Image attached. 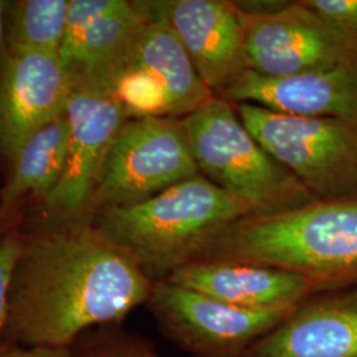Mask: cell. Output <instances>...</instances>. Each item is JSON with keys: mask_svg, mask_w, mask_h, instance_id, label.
Returning <instances> with one entry per match:
<instances>
[{"mask_svg": "<svg viewBox=\"0 0 357 357\" xmlns=\"http://www.w3.org/2000/svg\"><path fill=\"white\" fill-rule=\"evenodd\" d=\"M153 286L93 220L41 221L22 236L0 344L73 347L86 332L122 326Z\"/></svg>", "mask_w": 357, "mask_h": 357, "instance_id": "6da1fadb", "label": "cell"}, {"mask_svg": "<svg viewBox=\"0 0 357 357\" xmlns=\"http://www.w3.org/2000/svg\"><path fill=\"white\" fill-rule=\"evenodd\" d=\"M236 261L299 273L330 291L357 284V197L249 217L193 261Z\"/></svg>", "mask_w": 357, "mask_h": 357, "instance_id": "7a4b0ae2", "label": "cell"}, {"mask_svg": "<svg viewBox=\"0 0 357 357\" xmlns=\"http://www.w3.org/2000/svg\"><path fill=\"white\" fill-rule=\"evenodd\" d=\"M249 217L248 206L197 175L138 204L101 212L93 222L158 282Z\"/></svg>", "mask_w": 357, "mask_h": 357, "instance_id": "3957f363", "label": "cell"}, {"mask_svg": "<svg viewBox=\"0 0 357 357\" xmlns=\"http://www.w3.org/2000/svg\"><path fill=\"white\" fill-rule=\"evenodd\" d=\"M200 175L243 203L252 217L317 202L243 125L230 102L213 97L180 119Z\"/></svg>", "mask_w": 357, "mask_h": 357, "instance_id": "277c9868", "label": "cell"}, {"mask_svg": "<svg viewBox=\"0 0 357 357\" xmlns=\"http://www.w3.org/2000/svg\"><path fill=\"white\" fill-rule=\"evenodd\" d=\"M237 114L317 202L357 197L356 118L295 116L253 103H238Z\"/></svg>", "mask_w": 357, "mask_h": 357, "instance_id": "5b68a950", "label": "cell"}, {"mask_svg": "<svg viewBox=\"0 0 357 357\" xmlns=\"http://www.w3.org/2000/svg\"><path fill=\"white\" fill-rule=\"evenodd\" d=\"M197 175L180 119H128L106 153L86 216L138 204Z\"/></svg>", "mask_w": 357, "mask_h": 357, "instance_id": "8992f818", "label": "cell"}, {"mask_svg": "<svg viewBox=\"0 0 357 357\" xmlns=\"http://www.w3.org/2000/svg\"><path fill=\"white\" fill-rule=\"evenodd\" d=\"M146 307L169 342L193 357H243L294 308L252 310L162 280Z\"/></svg>", "mask_w": 357, "mask_h": 357, "instance_id": "52a82bcc", "label": "cell"}, {"mask_svg": "<svg viewBox=\"0 0 357 357\" xmlns=\"http://www.w3.org/2000/svg\"><path fill=\"white\" fill-rule=\"evenodd\" d=\"M237 13L249 68L259 75L291 76L357 63V41L303 1L289 3L274 13H245L238 8Z\"/></svg>", "mask_w": 357, "mask_h": 357, "instance_id": "ba28073f", "label": "cell"}, {"mask_svg": "<svg viewBox=\"0 0 357 357\" xmlns=\"http://www.w3.org/2000/svg\"><path fill=\"white\" fill-rule=\"evenodd\" d=\"M137 4L149 19L162 20L174 31L213 96L250 69L243 26L233 3L155 0Z\"/></svg>", "mask_w": 357, "mask_h": 357, "instance_id": "9c48e42d", "label": "cell"}, {"mask_svg": "<svg viewBox=\"0 0 357 357\" xmlns=\"http://www.w3.org/2000/svg\"><path fill=\"white\" fill-rule=\"evenodd\" d=\"M66 115L69 143L64 172L44 200V221L88 218L86 209L106 153L128 121L112 97L81 90H73Z\"/></svg>", "mask_w": 357, "mask_h": 357, "instance_id": "30bf717a", "label": "cell"}, {"mask_svg": "<svg viewBox=\"0 0 357 357\" xmlns=\"http://www.w3.org/2000/svg\"><path fill=\"white\" fill-rule=\"evenodd\" d=\"M73 82L57 54L6 51L0 72V153L8 160L38 130L66 113Z\"/></svg>", "mask_w": 357, "mask_h": 357, "instance_id": "8fae6325", "label": "cell"}, {"mask_svg": "<svg viewBox=\"0 0 357 357\" xmlns=\"http://www.w3.org/2000/svg\"><path fill=\"white\" fill-rule=\"evenodd\" d=\"M243 357H357V284L307 298Z\"/></svg>", "mask_w": 357, "mask_h": 357, "instance_id": "7c38bea8", "label": "cell"}, {"mask_svg": "<svg viewBox=\"0 0 357 357\" xmlns=\"http://www.w3.org/2000/svg\"><path fill=\"white\" fill-rule=\"evenodd\" d=\"M215 97L295 116L357 119V63L281 77L248 69Z\"/></svg>", "mask_w": 357, "mask_h": 357, "instance_id": "4fadbf2b", "label": "cell"}, {"mask_svg": "<svg viewBox=\"0 0 357 357\" xmlns=\"http://www.w3.org/2000/svg\"><path fill=\"white\" fill-rule=\"evenodd\" d=\"M166 280L252 310L293 308L321 293L319 286L303 274L236 261H191L175 268Z\"/></svg>", "mask_w": 357, "mask_h": 357, "instance_id": "5bb4252c", "label": "cell"}, {"mask_svg": "<svg viewBox=\"0 0 357 357\" xmlns=\"http://www.w3.org/2000/svg\"><path fill=\"white\" fill-rule=\"evenodd\" d=\"M146 22L147 17L137 1L126 0H121L115 10L94 20L72 52L60 60L73 82V90L106 96Z\"/></svg>", "mask_w": 357, "mask_h": 357, "instance_id": "9a60e30c", "label": "cell"}, {"mask_svg": "<svg viewBox=\"0 0 357 357\" xmlns=\"http://www.w3.org/2000/svg\"><path fill=\"white\" fill-rule=\"evenodd\" d=\"M125 65L141 72L163 94L171 118L192 114L215 97L178 36L162 20L147 17Z\"/></svg>", "mask_w": 357, "mask_h": 357, "instance_id": "2e32d148", "label": "cell"}, {"mask_svg": "<svg viewBox=\"0 0 357 357\" xmlns=\"http://www.w3.org/2000/svg\"><path fill=\"white\" fill-rule=\"evenodd\" d=\"M69 143V121L66 113L38 130L13 155L11 174L0 193L1 216L26 195L45 200L64 172Z\"/></svg>", "mask_w": 357, "mask_h": 357, "instance_id": "e0dca14e", "label": "cell"}, {"mask_svg": "<svg viewBox=\"0 0 357 357\" xmlns=\"http://www.w3.org/2000/svg\"><path fill=\"white\" fill-rule=\"evenodd\" d=\"M68 0L10 1L6 13L4 48L10 52L57 54L64 38Z\"/></svg>", "mask_w": 357, "mask_h": 357, "instance_id": "ac0fdd59", "label": "cell"}, {"mask_svg": "<svg viewBox=\"0 0 357 357\" xmlns=\"http://www.w3.org/2000/svg\"><path fill=\"white\" fill-rule=\"evenodd\" d=\"M76 357H162L151 340L106 326L84 333L72 347Z\"/></svg>", "mask_w": 357, "mask_h": 357, "instance_id": "d6986e66", "label": "cell"}, {"mask_svg": "<svg viewBox=\"0 0 357 357\" xmlns=\"http://www.w3.org/2000/svg\"><path fill=\"white\" fill-rule=\"evenodd\" d=\"M119 3L121 0H68L64 38L59 59L64 60L86 28L100 16L115 10Z\"/></svg>", "mask_w": 357, "mask_h": 357, "instance_id": "ffe728a7", "label": "cell"}, {"mask_svg": "<svg viewBox=\"0 0 357 357\" xmlns=\"http://www.w3.org/2000/svg\"><path fill=\"white\" fill-rule=\"evenodd\" d=\"M303 3L328 24L357 41V0H306Z\"/></svg>", "mask_w": 357, "mask_h": 357, "instance_id": "44dd1931", "label": "cell"}, {"mask_svg": "<svg viewBox=\"0 0 357 357\" xmlns=\"http://www.w3.org/2000/svg\"><path fill=\"white\" fill-rule=\"evenodd\" d=\"M23 233L10 229L0 234V342L4 326L7 287L13 271V262L17 257Z\"/></svg>", "mask_w": 357, "mask_h": 357, "instance_id": "7402d4cb", "label": "cell"}, {"mask_svg": "<svg viewBox=\"0 0 357 357\" xmlns=\"http://www.w3.org/2000/svg\"><path fill=\"white\" fill-rule=\"evenodd\" d=\"M0 357H76L72 347H24L0 344Z\"/></svg>", "mask_w": 357, "mask_h": 357, "instance_id": "603a6c76", "label": "cell"}, {"mask_svg": "<svg viewBox=\"0 0 357 357\" xmlns=\"http://www.w3.org/2000/svg\"><path fill=\"white\" fill-rule=\"evenodd\" d=\"M8 3L6 0H0V50L4 48V26H6V13L8 8Z\"/></svg>", "mask_w": 357, "mask_h": 357, "instance_id": "cb8c5ba5", "label": "cell"}, {"mask_svg": "<svg viewBox=\"0 0 357 357\" xmlns=\"http://www.w3.org/2000/svg\"><path fill=\"white\" fill-rule=\"evenodd\" d=\"M1 220H3V216H1V211H0V222H1Z\"/></svg>", "mask_w": 357, "mask_h": 357, "instance_id": "d4e9b609", "label": "cell"}]
</instances>
